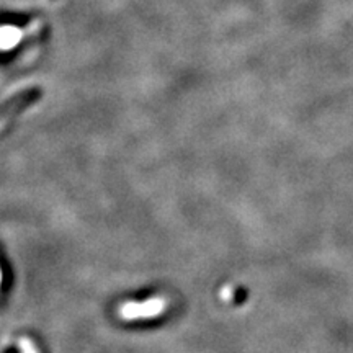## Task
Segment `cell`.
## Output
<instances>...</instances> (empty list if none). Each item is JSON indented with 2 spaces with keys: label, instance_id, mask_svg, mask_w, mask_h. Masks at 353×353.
I'll return each mask as SVG.
<instances>
[{
  "label": "cell",
  "instance_id": "6da1fadb",
  "mask_svg": "<svg viewBox=\"0 0 353 353\" xmlns=\"http://www.w3.org/2000/svg\"><path fill=\"white\" fill-rule=\"evenodd\" d=\"M43 94V87L28 85L13 92L0 101V136H3L10 130L21 113H25L37 101L41 100Z\"/></svg>",
  "mask_w": 353,
  "mask_h": 353
},
{
  "label": "cell",
  "instance_id": "7a4b0ae2",
  "mask_svg": "<svg viewBox=\"0 0 353 353\" xmlns=\"http://www.w3.org/2000/svg\"><path fill=\"white\" fill-rule=\"evenodd\" d=\"M0 285H2V272H0Z\"/></svg>",
  "mask_w": 353,
  "mask_h": 353
}]
</instances>
